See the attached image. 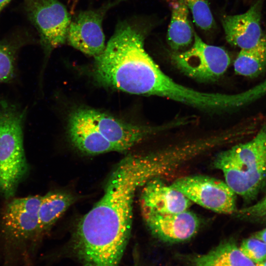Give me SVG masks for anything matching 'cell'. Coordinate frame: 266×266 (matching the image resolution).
Segmentation results:
<instances>
[{
  "mask_svg": "<svg viewBox=\"0 0 266 266\" xmlns=\"http://www.w3.org/2000/svg\"><path fill=\"white\" fill-rule=\"evenodd\" d=\"M265 0H254L244 13L224 16L222 24L227 41L240 49L251 48L260 41L264 33L261 27Z\"/></svg>",
  "mask_w": 266,
  "mask_h": 266,
  "instance_id": "30bf717a",
  "label": "cell"
},
{
  "mask_svg": "<svg viewBox=\"0 0 266 266\" xmlns=\"http://www.w3.org/2000/svg\"><path fill=\"white\" fill-rule=\"evenodd\" d=\"M241 251L254 263L266 261V243L251 237L243 241Z\"/></svg>",
  "mask_w": 266,
  "mask_h": 266,
  "instance_id": "d6986e66",
  "label": "cell"
},
{
  "mask_svg": "<svg viewBox=\"0 0 266 266\" xmlns=\"http://www.w3.org/2000/svg\"><path fill=\"white\" fill-rule=\"evenodd\" d=\"M27 111L0 97V195L6 199L15 195L29 169L24 147Z\"/></svg>",
  "mask_w": 266,
  "mask_h": 266,
  "instance_id": "277c9868",
  "label": "cell"
},
{
  "mask_svg": "<svg viewBox=\"0 0 266 266\" xmlns=\"http://www.w3.org/2000/svg\"><path fill=\"white\" fill-rule=\"evenodd\" d=\"M191 12L195 24L203 31H209L215 26L208 0H184Z\"/></svg>",
  "mask_w": 266,
  "mask_h": 266,
  "instance_id": "ac0fdd59",
  "label": "cell"
},
{
  "mask_svg": "<svg viewBox=\"0 0 266 266\" xmlns=\"http://www.w3.org/2000/svg\"><path fill=\"white\" fill-rule=\"evenodd\" d=\"M235 72L239 75L256 77L266 68V35L251 48L240 49L233 64Z\"/></svg>",
  "mask_w": 266,
  "mask_h": 266,
  "instance_id": "e0dca14e",
  "label": "cell"
},
{
  "mask_svg": "<svg viewBox=\"0 0 266 266\" xmlns=\"http://www.w3.org/2000/svg\"><path fill=\"white\" fill-rule=\"evenodd\" d=\"M193 40L188 50L170 54L172 63L185 75L198 81L216 80L231 63L228 52L221 47L206 44L196 33Z\"/></svg>",
  "mask_w": 266,
  "mask_h": 266,
  "instance_id": "8992f818",
  "label": "cell"
},
{
  "mask_svg": "<svg viewBox=\"0 0 266 266\" xmlns=\"http://www.w3.org/2000/svg\"><path fill=\"white\" fill-rule=\"evenodd\" d=\"M23 6L46 54L65 43L71 17L59 0H23Z\"/></svg>",
  "mask_w": 266,
  "mask_h": 266,
  "instance_id": "52a82bcc",
  "label": "cell"
},
{
  "mask_svg": "<svg viewBox=\"0 0 266 266\" xmlns=\"http://www.w3.org/2000/svg\"><path fill=\"white\" fill-rule=\"evenodd\" d=\"M213 166L235 194L255 198L266 184V124L250 141L217 154Z\"/></svg>",
  "mask_w": 266,
  "mask_h": 266,
  "instance_id": "3957f363",
  "label": "cell"
},
{
  "mask_svg": "<svg viewBox=\"0 0 266 266\" xmlns=\"http://www.w3.org/2000/svg\"><path fill=\"white\" fill-rule=\"evenodd\" d=\"M139 201L141 214L178 213L188 210L191 204L182 193L160 177L151 179L142 186Z\"/></svg>",
  "mask_w": 266,
  "mask_h": 266,
  "instance_id": "7c38bea8",
  "label": "cell"
},
{
  "mask_svg": "<svg viewBox=\"0 0 266 266\" xmlns=\"http://www.w3.org/2000/svg\"><path fill=\"white\" fill-rule=\"evenodd\" d=\"M151 233L158 239L177 243L188 240L198 232L199 218L188 210L175 213H145L142 214Z\"/></svg>",
  "mask_w": 266,
  "mask_h": 266,
  "instance_id": "8fae6325",
  "label": "cell"
},
{
  "mask_svg": "<svg viewBox=\"0 0 266 266\" xmlns=\"http://www.w3.org/2000/svg\"><path fill=\"white\" fill-rule=\"evenodd\" d=\"M171 185L191 201L212 211L229 214L235 211V194L225 181L194 175L178 178Z\"/></svg>",
  "mask_w": 266,
  "mask_h": 266,
  "instance_id": "ba28073f",
  "label": "cell"
},
{
  "mask_svg": "<svg viewBox=\"0 0 266 266\" xmlns=\"http://www.w3.org/2000/svg\"><path fill=\"white\" fill-rule=\"evenodd\" d=\"M252 237L266 243V228L255 233Z\"/></svg>",
  "mask_w": 266,
  "mask_h": 266,
  "instance_id": "44dd1931",
  "label": "cell"
},
{
  "mask_svg": "<svg viewBox=\"0 0 266 266\" xmlns=\"http://www.w3.org/2000/svg\"><path fill=\"white\" fill-rule=\"evenodd\" d=\"M171 9L166 39L170 48L176 51L191 44L195 32L190 22L189 10L184 0H176L173 2Z\"/></svg>",
  "mask_w": 266,
  "mask_h": 266,
  "instance_id": "5bb4252c",
  "label": "cell"
},
{
  "mask_svg": "<svg viewBox=\"0 0 266 266\" xmlns=\"http://www.w3.org/2000/svg\"><path fill=\"white\" fill-rule=\"evenodd\" d=\"M173 162L164 150L129 155L113 170L101 199L78 221L70 243L82 266H119L132 230L137 190L151 179L170 174Z\"/></svg>",
  "mask_w": 266,
  "mask_h": 266,
  "instance_id": "6da1fadb",
  "label": "cell"
},
{
  "mask_svg": "<svg viewBox=\"0 0 266 266\" xmlns=\"http://www.w3.org/2000/svg\"><path fill=\"white\" fill-rule=\"evenodd\" d=\"M11 0H0V15Z\"/></svg>",
  "mask_w": 266,
  "mask_h": 266,
  "instance_id": "7402d4cb",
  "label": "cell"
},
{
  "mask_svg": "<svg viewBox=\"0 0 266 266\" xmlns=\"http://www.w3.org/2000/svg\"><path fill=\"white\" fill-rule=\"evenodd\" d=\"M256 266H266V261L256 264Z\"/></svg>",
  "mask_w": 266,
  "mask_h": 266,
  "instance_id": "603a6c76",
  "label": "cell"
},
{
  "mask_svg": "<svg viewBox=\"0 0 266 266\" xmlns=\"http://www.w3.org/2000/svg\"><path fill=\"white\" fill-rule=\"evenodd\" d=\"M121 0L109 1L98 8L77 13L71 18L66 41L85 54L99 55L105 47L103 20L107 12Z\"/></svg>",
  "mask_w": 266,
  "mask_h": 266,
  "instance_id": "9c48e42d",
  "label": "cell"
},
{
  "mask_svg": "<svg viewBox=\"0 0 266 266\" xmlns=\"http://www.w3.org/2000/svg\"><path fill=\"white\" fill-rule=\"evenodd\" d=\"M42 196L14 198L4 207L0 216V233L9 248L23 250L36 242L38 211Z\"/></svg>",
  "mask_w": 266,
  "mask_h": 266,
  "instance_id": "5b68a950",
  "label": "cell"
},
{
  "mask_svg": "<svg viewBox=\"0 0 266 266\" xmlns=\"http://www.w3.org/2000/svg\"><path fill=\"white\" fill-rule=\"evenodd\" d=\"M33 40L31 33L24 30L14 31L0 40V83L11 82L15 78L19 52Z\"/></svg>",
  "mask_w": 266,
  "mask_h": 266,
  "instance_id": "4fadbf2b",
  "label": "cell"
},
{
  "mask_svg": "<svg viewBox=\"0 0 266 266\" xmlns=\"http://www.w3.org/2000/svg\"><path fill=\"white\" fill-rule=\"evenodd\" d=\"M241 217L266 221V197L256 204L239 210Z\"/></svg>",
  "mask_w": 266,
  "mask_h": 266,
  "instance_id": "ffe728a7",
  "label": "cell"
},
{
  "mask_svg": "<svg viewBox=\"0 0 266 266\" xmlns=\"http://www.w3.org/2000/svg\"><path fill=\"white\" fill-rule=\"evenodd\" d=\"M195 266H256L233 240L224 241L207 253L196 256Z\"/></svg>",
  "mask_w": 266,
  "mask_h": 266,
  "instance_id": "9a60e30c",
  "label": "cell"
},
{
  "mask_svg": "<svg viewBox=\"0 0 266 266\" xmlns=\"http://www.w3.org/2000/svg\"><path fill=\"white\" fill-rule=\"evenodd\" d=\"M74 201V197L67 193L50 192L42 196L38 211L37 241L51 229Z\"/></svg>",
  "mask_w": 266,
  "mask_h": 266,
  "instance_id": "2e32d148",
  "label": "cell"
},
{
  "mask_svg": "<svg viewBox=\"0 0 266 266\" xmlns=\"http://www.w3.org/2000/svg\"><path fill=\"white\" fill-rule=\"evenodd\" d=\"M68 135L81 152L96 155L124 152L171 124L152 127L127 123L99 110L79 108L69 115Z\"/></svg>",
  "mask_w": 266,
  "mask_h": 266,
  "instance_id": "7a4b0ae2",
  "label": "cell"
}]
</instances>
